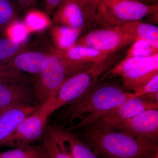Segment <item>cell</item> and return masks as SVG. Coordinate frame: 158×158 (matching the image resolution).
Instances as JSON below:
<instances>
[{"instance_id":"cell-1","label":"cell","mask_w":158,"mask_h":158,"mask_svg":"<svg viewBox=\"0 0 158 158\" xmlns=\"http://www.w3.org/2000/svg\"><path fill=\"white\" fill-rule=\"evenodd\" d=\"M84 137L93 152L104 158H154L158 155L157 142L121 131L86 127Z\"/></svg>"},{"instance_id":"cell-2","label":"cell","mask_w":158,"mask_h":158,"mask_svg":"<svg viewBox=\"0 0 158 158\" xmlns=\"http://www.w3.org/2000/svg\"><path fill=\"white\" fill-rule=\"evenodd\" d=\"M135 98L134 92H128L117 85L106 84L92 87L68 105L65 110L70 124L75 119L80 120L79 123L68 130L84 127L91 119Z\"/></svg>"},{"instance_id":"cell-3","label":"cell","mask_w":158,"mask_h":158,"mask_svg":"<svg viewBox=\"0 0 158 158\" xmlns=\"http://www.w3.org/2000/svg\"><path fill=\"white\" fill-rule=\"evenodd\" d=\"M158 4L148 5L138 0H98L95 25L102 28L120 27L148 16L158 17Z\"/></svg>"},{"instance_id":"cell-4","label":"cell","mask_w":158,"mask_h":158,"mask_svg":"<svg viewBox=\"0 0 158 158\" xmlns=\"http://www.w3.org/2000/svg\"><path fill=\"white\" fill-rule=\"evenodd\" d=\"M109 56L87 70L65 80L53 98L44 103L50 114L78 98L93 87L99 77L113 65L115 59Z\"/></svg>"},{"instance_id":"cell-5","label":"cell","mask_w":158,"mask_h":158,"mask_svg":"<svg viewBox=\"0 0 158 158\" xmlns=\"http://www.w3.org/2000/svg\"><path fill=\"white\" fill-rule=\"evenodd\" d=\"M158 74V53L151 57L123 59L105 77H121L123 89L135 92Z\"/></svg>"},{"instance_id":"cell-6","label":"cell","mask_w":158,"mask_h":158,"mask_svg":"<svg viewBox=\"0 0 158 158\" xmlns=\"http://www.w3.org/2000/svg\"><path fill=\"white\" fill-rule=\"evenodd\" d=\"M33 79L36 100L41 105L53 98L67 80L66 70L59 51L53 49L44 62L40 72Z\"/></svg>"},{"instance_id":"cell-7","label":"cell","mask_w":158,"mask_h":158,"mask_svg":"<svg viewBox=\"0 0 158 158\" xmlns=\"http://www.w3.org/2000/svg\"><path fill=\"white\" fill-rule=\"evenodd\" d=\"M98 0H64L54 11L52 22L84 31L89 23L95 22Z\"/></svg>"},{"instance_id":"cell-8","label":"cell","mask_w":158,"mask_h":158,"mask_svg":"<svg viewBox=\"0 0 158 158\" xmlns=\"http://www.w3.org/2000/svg\"><path fill=\"white\" fill-rule=\"evenodd\" d=\"M158 104L149 101L144 95L129 100L124 103L88 122L84 127L113 130L116 126L145 110H158Z\"/></svg>"},{"instance_id":"cell-9","label":"cell","mask_w":158,"mask_h":158,"mask_svg":"<svg viewBox=\"0 0 158 158\" xmlns=\"http://www.w3.org/2000/svg\"><path fill=\"white\" fill-rule=\"evenodd\" d=\"M135 41L119 27L102 28L79 37L74 45L112 54Z\"/></svg>"},{"instance_id":"cell-10","label":"cell","mask_w":158,"mask_h":158,"mask_svg":"<svg viewBox=\"0 0 158 158\" xmlns=\"http://www.w3.org/2000/svg\"><path fill=\"white\" fill-rule=\"evenodd\" d=\"M51 114L42 104L38 110L20 123L2 147L16 148L32 144L43 138L47 122Z\"/></svg>"},{"instance_id":"cell-11","label":"cell","mask_w":158,"mask_h":158,"mask_svg":"<svg viewBox=\"0 0 158 158\" xmlns=\"http://www.w3.org/2000/svg\"><path fill=\"white\" fill-rule=\"evenodd\" d=\"M59 51L65 65L67 79L87 70L112 55L76 45L66 50Z\"/></svg>"},{"instance_id":"cell-12","label":"cell","mask_w":158,"mask_h":158,"mask_svg":"<svg viewBox=\"0 0 158 158\" xmlns=\"http://www.w3.org/2000/svg\"><path fill=\"white\" fill-rule=\"evenodd\" d=\"M113 130H120L136 138L157 142L158 137V111L145 110L115 127Z\"/></svg>"},{"instance_id":"cell-13","label":"cell","mask_w":158,"mask_h":158,"mask_svg":"<svg viewBox=\"0 0 158 158\" xmlns=\"http://www.w3.org/2000/svg\"><path fill=\"white\" fill-rule=\"evenodd\" d=\"M40 106L18 104L0 110V147L17 126L38 110Z\"/></svg>"},{"instance_id":"cell-14","label":"cell","mask_w":158,"mask_h":158,"mask_svg":"<svg viewBox=\"0 0 158 158\" xmlns=\"http://www.w3.org/2000/svg\"><path fill=\"white\" fill-rule=\"evenodd\" d=\"M27 85L0 81V110L18 104L36 105L33 103L36 98L34 90Z\"/></svg>"},{"instance_id":"cell-15","label":"cell","mask_w":158,"mask_h":158,"mask_svg":"<svg viewBox=\"0 0 158 158\" xmlns=\"http://www.w3.org/2000/svg\"><path fill=\"white\" fill-rule=\"evenodd\" d=\"M72 158H98L88 146L71 131L59 127H49Z\"/></svg>"},{"instance_id":"cell-16","label":"cell","mask_w":158,"mask_h":158,"mask_svg":"<svg viewBox=\"0 0 158 158\" xmlns=\"http://www.w3.org/2000/svg\"><path fill=\"white\" fill-rule=\"evenodd\" d=\"M49 53V52L24 51L18 55L8 64L19 71L36 76L40 72Z\"/></svg>"},{"instance_id":"cell-17","label":"cell","mask_w":158,"mask_h":158,"mask_svg":"<svg viewBox=\"0 0 158 158\" xmlns=\"http://www.w3.org/2000/svg\"><path fill=\"white\" fill-rule=\"evenodd\" d=\"M119 27L132 37L135 41L146 40L158 48V28L156 26L141 20L126 23Z\"/></svg>"},{"instance_id":"cell-18","label":"cell","mask_w":158,"mask_h":158,"mask_svg":"<svg viewBox=\"0 0 158 158\" xmlns=\"http://www.w3.org/2000/svg\"><path fill=\"white\" fill-rule=\"evenodd\" d=\"M50 31L55 49L65 51L75 44L83 31L65 26L55 24L51 27Z\"/></svg>"},{"instance_id":"cell-19","label":"cell","mask_w":158,"mask_h":158,"mask_svg":"<svg viewBox=\"0 0 158 158\" xmlns=\"http://www.w3.org/2000/svg\"><path fill=\"white\" fill-rule=\"evenodd\" d=\"M0 158H48L42 146L28 144L0 152Z\"/></svg>"},{"instance_id":"cell-20","label":"cell","mask_w":158,"mask_h":158,"mask_svg":"<svg viewBox=\"0 0 158 158\" xmlns=\"http://www.w3.org/2000/svg\"><path fill=\"white\" fill-rule=\"evenodd\" d=\"M48 158H72L56 135L48 127L41 145Z\"/></svg>"},{"instance_id":"cell-21","label":"cell","mask_w":158,"mask_h":158,"mask_svg":"<svg viewBox=\"0 0 158 158\" xmlns=\"http://www.w3.org/2000/svg\"><path fill=\"white\" fill-rule=\"evenodd\" d=\"M24 42H19L6 37L0 38V63L7 64L19 54L26 51Z\"/></svg>"},{"instance_id":"cell-22","label":"cell","mask_w":158,"mask_h":158,"mask_svg":"<svg viewBox=\"0 0 158 158\" xmlns=\"http://www.w3.org/2000/svg\"><path fill=\"white\" fill-rule=\"evenodd\" d=\"M18 20L19 12L13 0H0V32L5 33L12 23Z\"/></svg>"},{"instance_id":"cell-23","label":"cell","mask_w":158,"mask_h":158,"mask_svg":"<svg viewBox=\"0 0 158 158\" xmlns=\"http://www.w3.org/2000/svg\"><path fill=\"white\" fill-rule=\"evenodd\" d=\"M24 23L30 32L42 31L52 24L49 16L45 12L34 9L28 11Z\"/></svg>"},{"instance_id":"cell-24","label":"cell","mask_w":158,"mask_h":158,"mask_svg":"<svg viewBox=\"0 0 158 158\" xmlns=\"http://www.w3.org/2000/svg\"><path fill=\"white\" fill-rule=\"evenodd\" d=\"M30 76L9 65L0 63V81L29 84L33 81Z\"/></svg>"},{"instance_id":"cell-25","label":"cell","mask_w":158,"mask_h":158,"mask_svg":"<svg viewBox=\"0 0 158 158\" xmlns=\"http://www.w3.org/2000/svg\"><path fill=\"white\" fill-rule=\"evenodd\" d=\"M158 53V48L148 41L144 40H136L132 44L124 59L134 57H151Z\"/></svg>"},{"instance_id":"cell-26","label":"cell","mask_w":158,"mask_h":158,"mask_svg":"<svg viewBox=\"0 0 158 158\" xmlns=\"http://www.w3.org/2000/svg\"><path fill=\"white\" fill-rule=\"evenodd\" d=\"M30 31L24 23L18 20L9 26L5 32L7 37L19 42H25Z\"/></svg>"},{"instance_id":"cell-27","label":"cell","mask_w":158,"mask_h":158,"mask_svg":"<svg viewBox=\"0 0 158 158\" xmlns=\"http://www.w3.org/2000/svg\"><path fill=\"white\" fill-rule=\"evenodd\" d=\"M158 91V74L154 77L137 91L134 92L135 97H138Z\"/></svg>"},{"instance_id":"cell-28","label":"cell","mask_w":158,"mask_h":158,"mask_svg":"<svg viewBox=\"0 0 158 158\" xmlns=\"http://www.w3.org/2000/svg\"><path fill=\"white\" fill-rule=\"evenodd\" d=\"M64 0H43L45 13L50 16Z\"/></svg>"},{"instance_id":"cell-29","label":"cell","mask_w":158,"mask_h":158,"mask_svg":"<svg viewBox=\"0 0 158 158\" xmlns=\"http://www.w3.org/2000/svg\"><path fill=\"white\" fill-rule=\"evenodd\" d=\"M21 9L28 11L34 9L37 3L36 0H16Z\"/></svg>"},{"instance_id":"cell-30","label":"cell","mask_w":158,"mask_h":158,"mask_svg":"<svg viewBox=\"0 0 158 158\" xmlns=\"http://www.w3.org/2000/svg\"><path fill=\"white\" fill-rule=\"evenodd\" d=\"M138 1L148 5H154V4H158V0H138Z\"/></svg>"},{"instance_id":"cell-31","label":"cell","mask_w":158,"mask_h":158,"mask_svg":"<svg viewBox=\"0 0 158 158\" xmlns=\"http://www.w3.org/2000/svg\"><path fill=\"white\" fill-rule=\"evenodd\" d=\"M154 158H158V154Z\"/></svg>"}]
</instances>
